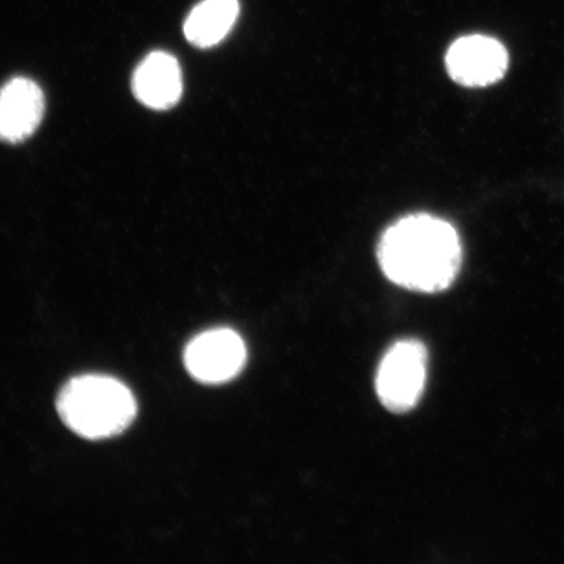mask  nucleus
Masks as SVG:
<instances>
[{
	"mask_svg": "<svg viewBox=\"0 0 564 564\" xmlns=\"http://www.w3.org/2000/svg\"><path fill=\"white\" fill-rule=\"evenodd\" d=\"M380 268L393 284L421 293L446 291L463 262L460 238L453 225L430 215L401 218L378 246Z\"/></svg>",
	"mask_w": 564,
	"mask_h": 564,
	"instance_id": "obj_1",
	"label": "nucleus"
},
{
	"mask_svg": "<svg viewBox=\"0 0 564 564\" xmlns=\"http://www.w3.org/2000/svg\"><path fill=\"white\" fill-rule=\"evenodd\" d=\"M56 411L75 434L100 441L123 433L135 420L138 405L132 392L119 380L83 376L62 388Z\"/></svg>",
	"mask_w": 564,
	"mask_h": 564,
	"instance_id": "obj_2",
	"label": "nucleus"
},
{
	"mask_svg": "<svg viewBox=\"0 0 564 564\" xmlns=\"http://www.w3.org/2000/svg\"><path fill=\"white\" fill-rule=\"evenodd\" d=\"M427 349L415 338L393 344L377 373V393L388 411L403 414L420 403L427 378Z\"/></svg>",
	"mask_w": 564,
	"mask_h": 564,
	"instance_id": "obj_3",
	"label": "nucleus"
},
{
	"mask_svg": "<svg viewBox=\"0 0 564 564\" xmlns=\"http://www.w3.org/2000/svg\"><path fill=\"white\" fill-rule=\"evenodd\" d=\"M185 366L204 384H221L245 368L247 349L242 337L230 328H216L196 336L185 350Z\"/></svg>",
	"mask_w": 564,
	"mask_h": 564,
	"instance_id": "obj_4",
	"label": "nucleus"
},
{
	"mask_svg": "<svg viewBox=\"0 0 564 564\" xmlns=\"http://www.w3.org/2000/svg\"><path fill=\"white\" fill-rule=\"evenodd\" d=\"M451 77L464 87L481 88L503 79L509 53L488 35H467L454 42L446 55Z\"/></svg>",
	"mask_w": 564,
	"mask_h": 564,
	"instance_id": "obj_5",
	"label": "nucleus"
},
{
	"mask_svg": "<svg viewBox=\"0 0 564 564\" xmlns=\"http://www.w3.org/2000/svg\"><path fill=\"white\" fill-rule=\"evenodd\" d=\"M44 91L26 77H15L0 89V140L18 144L31 138L44 118Z\"/></svg>",
	"mask_w": 564,
	"mask_h": 564,
	"instance_id": "obj_6",
	"label": "nucleus"
},
{
	"mask_svg": "<svg viewBox=\"0 0 564 564\" xmlns=\"http://www.w3.org/2000/svg\"><path fill=\"white\" fill-rule=\"evenodd\" d=\"M132 91L153 110H167L180 102L183 91L182 69L173 55L154 52L143 59L132 76Z\"/></svg>",
	"mask_w": 564,
	"mask_h": 564,
	"instance_id": "obj_7",
	"label": "nucleus"
},
{
	"mask_svg": "<svg viewBox=\"0 0 564 564\" xmlns=\"http://www.w3.org/2000/svg\"><path fill=\"white\" fill-rule=\"evenodd\" d=\"M238 13V0H203L189 13L183 31L193 45L212 47L227 37Z\"/></svg>",
	"mask_w": 564,
	"mask_h": 564,
	"instance_id": "obj_8",
	"label": "nucleus"
}]
</instances>
